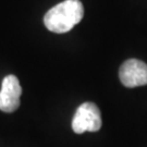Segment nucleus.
Returning <instances> with one entry per match:
<instances>
[{
	"label": "nucleus",
	"instance_id": "7ed1b4c3",
	"mask_svg": "<svg viewBox=\"0 0 147 147\" xmlns=\"http://www.w3.org/2000/svg\"><path fill=\"white\" fill-rule=\"evenodd\" d=\"M119 78L129 88L147 85V64L137 59H129L120 67Z\"/></svg>",
	"mask_w": 147,
	"mask_h": 147
},
{
	"label": "nucleus",
	"instance_id": "f03ea898",
	"mask_svg": "<svg viewBox=\"0 0 147 147\" xmlns=\"http://www.w3.org/2000/svg\"><path fill=\"white\" fill-rule=\"evenodd\" d=\"M101 127L100 110L94 102H84L75 111L72 119V130L76 134L84 132H97Z\"/></svg>",
	"mask_w": 147,
	"mask_h": 147
},
{
	"label": "nucleus",
	"instance_id": "f257e3e1",
	"mask_svg": "<svg viewBox=\"0 0 147 147\" xmlns=\"http://www.w3.org/2000/svg\"><path fill=\"white\" fill-rule=\"evenodd\" d=\"M83 16L84 8L80 0H65L48 11L44 16V23L50 32L63 34L82 21Z\"/></svg>",
	"mask_w": 147,
	"mask_h": 147
},
{
	"label": "nucleus",
	"instance_id": "20e7f679",
	"mask_svg": "<svg viewBox=\"0 0 147 147\" xmlns=\"http://www.w3.org/2000/svg\"><path fill=\"white\" fill-rule=\"evenodd\" d=\"M22 87L16 75H7L0 89V110L11 113L20 107Z\"/></svg>",
	"mask_w": 147,
	"mask_h": 147
}]
</instances>
